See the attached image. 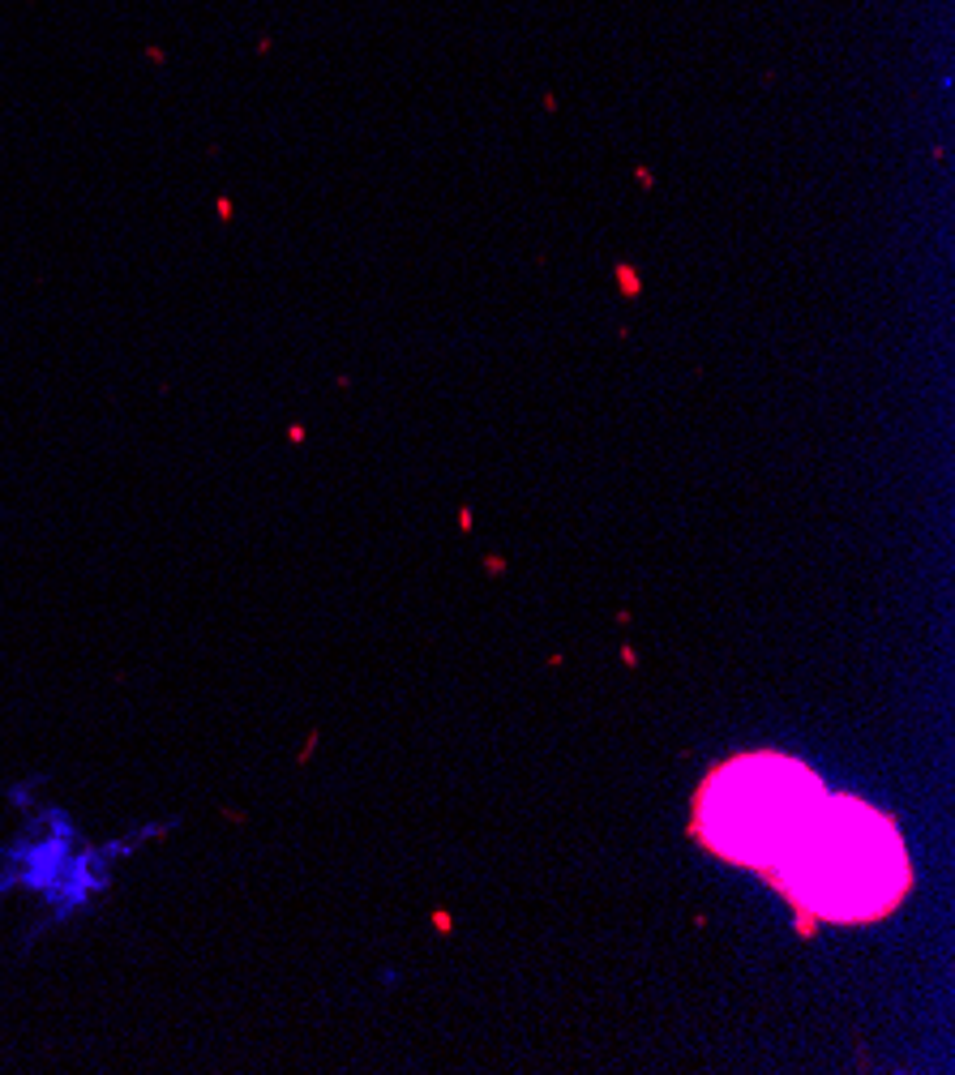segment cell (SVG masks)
I'll return each mask as SVG.
<instances>
[{
  "label": "cell",
  "instance_id": "1",
  "mask_svg": "<svg viewBox=\"0 0 955 1075\" xmlns=\"http://www.w3.org/2000/svg\"><path fill=\"white\" fill-rule=\"evenodd\" d=\"M776 883L818 921H878L908 891V853L896 823L857 797H823L776 861Z\"/></svg>",
  "mask_w": 955,
  "mask_h": 1075
},
{
  "label": "cell",
  "instance_id": "2",
  "mask_svg": "<svg viewBox=\"0 0 955 1075\" xmlns=\"http://www.w3.org/2000/svg\"><path fill=\"white\" fill-rule=\"evenodd\" d=\"M827 789L788 754H741L703 780L694 801V831L711 853L737 866L771 870Z\"/></svg>",
  "mask_w": 955,
  "mask_h": 1075
}]
</instances>
